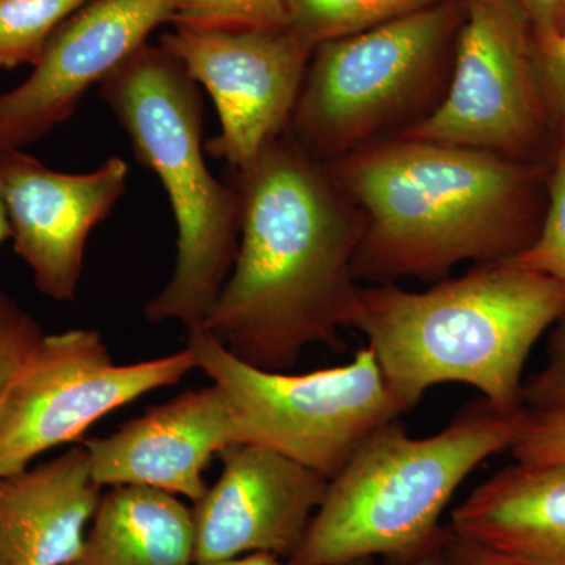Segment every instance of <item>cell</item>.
<instances>
[{"label":"cell","instance_id":"cell-1","mask_svg":"<svg viewBox=\"0 0 565 565\" xmlns=\"http://www.w3.org/2000/svg\"><path fill=\"white\" fill-rule=\"evenodd\" d=\"M232 172L239 248L200 330L243 362L278 373L310 345L340 351L362 288L353 275L362 212L288 132Z\"/></svg>","mask_w":565,"mask_h":565},{"label":"cell","instance_id":"cell-2","mask_svg":"<svg viewBox=\"0 0 565 565\" xmlns=\"http://www.w3.org/2000/svg\"><path fill=\"white\" fill-rule=\"evenodd\" d=\"M359 207L356 281H433L462 263L508 262L533 243L535 170L492 152L390 137L326 162Z\"/></svg>","mask_w":565,"mask_h":565},{"label":"cell","instance_id":"cell-3","mask_svg":"<svg viewBox=\"0 0 565 565\" xmlns=\"http://www.w3.org/2000/svg\"><path fill=\"white\" fill-rule=\"evenodd\" d=\"M565 318V282L508 262L475 264L426 291L362 286L351 329L364 334L405 414L434 386L462 384L504 414L522 411L523 371Z\"/></svg>","mask_w":565,"mask_h":565},{"label":"cell","instance_id":"cell-4","mask_svg":"<svg viewBox=\"0 0 565 565\" xmlns=\"http://www.w3.org/2000/svg\"><path fill=\"white\" fill-rule=\"evenodd\" d=\"M531 412L468 404L440 433L414 438L399 419L377 430L330 479L299 548L285 565L407 564L444 548L446 508L479 465L511 451Z\"/></svg>","mask_w":565,"mask_h":565},{"label":"cell","instance_id":"cell-5","mask_svg":"<svg viewBox=\"0 0 565 565\" xmlns=\"http://www.w3.org/2000/svg\"><path fill=\"white\" fill-rule=\"evenodd\" d=\"M141 166L161 181L177 223L172 277L148 300L150 322L202 329L239 248V195L203 158L199 84L162 46L145 44L99 85Z\"/></svg>","mask_w":565,"mask_h":565},{"label":"cell","instance_id":"cell-6","mask_svg":"<svg viewBox=\"0 0 565 565\" xmlns=\"http://www.w3.org/2000/svg\"><path fill=\"white\" fill-rule=\"evenodd\" d=\"M463 0L318 44L289 136L322 162L397 137L437 109L451 81Z\"/></svg>","mask_w":565,"mask_h":565},{"label":"cell","instance_id":"cell-7","mask_svg":"<svg viewBox=\"0 0 565 565\" xmlns=\"http://www.w3.org/2000/svg\"><path fill=\"white\" fill-rule=\"evenodd\" d=\"M185 345L228 401L245 444L291 457L329 481L377 430L405 415L367 345L348 363L303 374L252 366L202 330L188 333Z\"/></svg>","mask_w":565,"mask_h":565},{"label":"cell","instance_id":"cell-8","mask_svg":"<svg viewBox=\"0 0 565 565\" xmlns=\"http://www.w3.org/2000/svg\"><path fill=\"white\" fill-rule=\"evenodd\" d=\"M195 370L188 345L158 359L117 364L98 330L43 334L0 393V476L76 441L104 416L180 384Z\"/></svg>","mask_w":565,"mask_h":565},{"label":"cell","instance_id":"cell-9","mask_svg":"<svg viewBox=\"0 0 565 565\" xmlns=\"http://www.w3.org/2000/svg\"><path fill=\"white\" fill-rule=\"evenodd\" d=\"M541 84L534 35L515 0H463L448 90L397 137L515 161L544 131Z\"/></svg>","mask_w":565,"mask_h":565},{"label":"cell","instance_id":"cell-10","mask_svg":"<svg viewBox=\"0 0 565 565\" xmlns=\"http://www.w3.org/2000/svg\"><path fill=\"white\" fill-rule=\"evenodd\" d=\"M159 46L210 93L221 134L204 150L232 170L250 167L288 131L315 51L291 28L204 31L174 25Z\"/></svg>","mask_w":565,"mask_h":565},{"label":"cell","instance_id":"cell-11","mask_svg":"<svg viewBox=\"0 0 565 565\" xmlns=\"http://www.w3.org/2000/svg\"><path fill=\"white\" fill-rule=\"evenodd\" d=\"M174 0H92L52 35L31 76L0 95V148H24L68 120L85 93L172 22Z\"/></svg>","mask_w":565,"mask_h":565},{"label":"cell","instance_id":"cell-12","mask_svg":"<svg viewBox=\"0 0 565 565\" xmlns=\"http://www.w3.org/2000/svg\"><path fill=\"white\" fill-rule=\"evenodd\" d=\"M128 177V162L118 156L93 172L73 174L50 169L22 148H0V196L14 252L43 296L76 299L88 237L109 217Z\"/></svg>","mask_w":565,"mask_h":565},{"label":"cell","instance_id":"cell-13","mask_svg":"<svg viewBox=\"0 0 565 565\" xmlns=\"http://www.w3.org/2000/svg\"><path fill=\"white\" fill-rule=\"evenodd\" d=\"M217 457V482L192 505L195 565L252 553L289 559L329 479L266 446L237 444Z\"/></svg>","mask_w":565,"mask_h":565},{"label":"cell","instance_id":"cell-14","mask_svg":"<svg viewBox=\"0 0 565 565\" xmlns=\"http://www.w3.org/2000/svg\"><path fill=\"white\" fill-rule=\"evenodd\" d=\"M245 444L243 427L215 385L152 405L107 437L88 438L92 473L102 487H150L195 503L206 492L212 457Z\"/></svg>","mask_w":565,"mask_h":565},{"label":"cell","instance_id":"cell-15","mask_svg":"<svg viewBox=\"0 0 565 565\" xmlns=\"http://www.w3.org/2000/svg\"><path fill=\"white\" fill-rule=\"evenodd\" d=\"M448 545L473 565H565V462H515L456 505Z\"/></svg>","mask_w":565,"mask_h":565},{"label":"cell","instance_id":"cell-16","mask_svg":"<svg viewBox=\"0 0 565 565\" xmlns=\"http://www.w3.org/2000/svg\"><path fill=\"white\" fill-rule=\"evenodd\" d=\"M84 445L0 476V565H70L103 497Z\"/></svg>","mask_w":565,"mask_h":565},{"label":"cell","instance_id":"cell-17","mask_svg":"<svg viewBox=\"0 0 565 565\" xmlns=\"http://www.w3.org/2000/svg\"><path fill=\"white\" fill-rule=\"evenodd\" d=\"M70 565H195L192 508L150 487H110Z\"/></svg>","mask_w":565,"mask_h":565},{"label":"cell","instance_id":"cell-18","mask_svg":"<svg viewBox=\"0 0 565 565\" xmlns=\"http://www.w3.org/2000/svg\"><path fill=\"white\" fill-rule=\"evenodd\" d=\"M444 0H288L289 28L316 47L381 28Z\"/></svg>","mask_w":565,"mask_h":565},{"label":"cell","instance_id":"cell-19","mask_svg":"<svg viewBox=\"0 0 565 565\" xmlns=\"http://www.w3.org/2000/svg\"><path fill=\"white\" fill-rule=\"evenodd\" d=\"M92 0H0V68L35 65L52 35Z\"/></svg>","mask_w":565,"mask_h":565},{"label":"cell","instance_id":"cell-20","mask_svg":"<svg viewBox=\"0 0 565 565\" xmlns=\"http://www.w3.org/2000/svg\"><path fill=\"white\" fill-rule=\"evenodd\" d=\"M173 25L204 31L289 29L288 0H174Z\"/></svg>","mask_w":565,"mask_h":565},{"label":"cell","instance_id":"cell-21","mask_svg":"<svg viewBox=\"0 0 565 565\" xmlns=\"http://www.w3.org/2000/svg\"><path fill=\"white\" fill-rule=\"evenodd\" d=\"M508 263L565 282V148L559 145L548 182V207L533 243Z\"/></svg>","mask_w":565,"mask_h":565},{"label":"cell","instance_id":"cell-22","mask_svg":"<svg viewBox=\"0 0 565 565\" xmlns=\"http://www.w3.org/2000/svg\"><path fill=\"white\" fill-rule=\"evenodd\" d=\"M41 337L39 322L9 294L0 291V393L14 367Z\"/></svg>","mask_w":565,"mask_h":565},{"label":"cell","instance_id":"cell-23","mask_svg":"<svg viewBox=\"0 0 565 565\" xmlns=\"http://www.w3.org/2000/svg\"><path fill=\"white\" fill-rule=\"evenodd\" d=\"M511 452L515 462H565V411L531 412L530 423Z\"/></svg>","mask_w":565,"mask_h":565},{"label":"cell","instance_id":"cell-24","mask_svg":"<svg viewBox=\"0 0 565 565\" xmlns=\"http://www.w3.org/2000/svg\"><path fill=\"white\" fill-rule=\"evenodd\" d=\"M545 366L523 384V405L531 412L565 411V318L559 321Z\"/></svg>","mask_w":565,"mask_h":565},{"label":"cell","instance_id":"cell-25","mask_svg":"<svg viewBox=\"0 0 565 565\" xmlns=\"http://www.w3.org/2000/svg\"><path fill=\"white\" fill-rule=\"evenodd\" d=\"M535 50L550 106L565 122V31L556 39L535 44Z\"/></svg>","mask_w":565,"mask_h":565},{"label":"cell","instance_id":"cell-26","mask_svg":"<svg viewBox=\"0 0 565 565\" xmlns=\"http://www.w3.org/2000/svg\"><path fill=\"white\" fill-rule=\"evenodd\" d=\"M525 14L535 44L556 39L565 31V0H515Z\"/></svg>","mask_w":565,"mask_h":565},{"label":"cell","instance_id":"cell-27","mask_svg":"<svg viewBox=\"0 0 565 565\" xmlns=\"http://www.w3.org/2000/svg\"><path fill=\"white\" fill-rule=\"evenodd\" d=\"M199 565H285V561L274 555H267V553H252V555L212 561V563H203Z\"/></svg>","mask_w":565,"mask_h":565},{"label":"cell","instance_id":"cell-28","mask_svg":"<svg viewBox=\"0 0 565 565\" xmlns=\"http://www.w3.org/2000/svg\"><path fill=\"white\" fill-rule=\"evenodd\" d=\"M448 542V541H446ZM348 565H452L451 556H449L448 546H444V548L437 550V552L430 553V555L422 557V559H416L414 563L407 564H388L375 563V559H362L355 561V563H351Z\"/></svg>","mask_w":565,"mask_h":565},{"label":"cell","instance_id":"cell-29","mask_svg":"<svg viewBox=\"0 0 565 565\" xmlns=\"http://www.w3.org/2000/svg\"><path fill=\"white\" fill-rule=\"evenodd\" d=\"M11 237L9 217H7L6 204L0 196V244L6 243Z\"/></svg>","mask_w":565,"mask_h":565},{"label":"cell","instance_id":"cell-30","mask_svg":"<svg viewBox=\"0 0 565 565\" xmlns=\"http://www.w3.org/2000/svg\"><path fill=\"white\" fill-rule=\"evenodd\" d=\"M446 546H448L449 556H451L452 565H473L471 563H468L467 559H463L462 556L457 555L455 550L451 548V546L448 545V542H446Z\"/></svg>","mask_w":565,"mask_h":565},{"label":"cell","instance_id":"cell-31","mask_svg":"<svg viewBox=\"0 0 565 565\" xmlns=\"http://www.w3.org/2000/svg\"><path fill=\"white\" fill-rule=\"evenodd\" d=\"M561 145H563V147L565 148V139H564L563 143H561Z\"/></svg>","mask_w":565,"mask_h":565}]
</instances>
